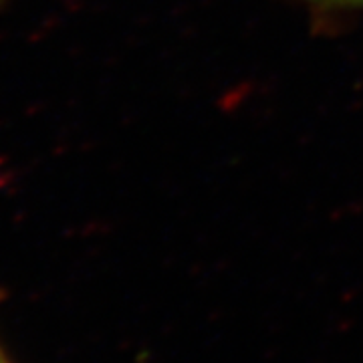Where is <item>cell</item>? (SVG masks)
Wrapping results in <instances>:
<instances>
[{
  "instance_id": "1",
  "label": "cell",
  "mask_w": 363,
  "mask_h": 363,
  "mask_svg": "<svg viewBox=\"0 0 363 363\" xmlns=\"http://www.w3.org/2000/svg\"><path fill=\"white\" fill-rule=\"evenodd\" d=\"M313 2H321V4H337V6H362L363 0H313Z\"/></svg>"
}]
</instances>
